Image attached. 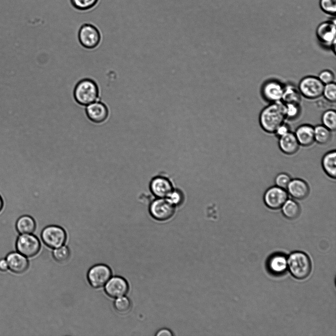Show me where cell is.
<instances>
[{
    "instance_id": "1",
    "label": "cell",
    "mask_w": 336,
    "mask_h": 336,
    "mask_svg": "<svg viewBox=\"0 0 336 336\" xmlns=\"http://www.w3.org/2000/svg\"><path fill=\"white\" fill-rule=\"evenodd\" d=\"M285 105L282 101L270 103L261 111L259 123L267 133H274L277 127L284 122Z\"/></svg>"
},
{
    "instance_id": "2",
    "label": "cell",
    "mask_w": 336,
    "mask_h": 336,
    "mask_svg": "<svg viewBox=\"0 0 336 336\" xmlns=\"http://www.w3.org/2000/svg\"><path fill=\"white\" fill-rule=\"evenodd\" d=\"M73 96L78 104L86 106L98 100L99 90L98 85L92 79H82L74 88Z\"/></svg>"
},
{
    "instance_id": "3",
    "label": "cell",
    "mask_w": 336,
    "mask_h": 336,
    "mask_svg": "<svg viewBox=\"0 0 336 336\" xmlns=\"http://www.w3.org/2000/svg\"><path fill=\"white\" fill-rule=\"evenodd\" d=\"M287 265L291 274L299 279L307 277L311 271V263L309 257L301 251L291 253L287 260Z\"/></svg>"
},
{
    "instance_id": "4",
    "label": "cell",
    "mask_w": 336,
    "mask_h": 336,
    "mask_svg": "<svg viewBox=\"0 0 336 336\" xmlns=\"http://www.w3.org/2000/svg\"><path fill=\"white\" fill-rule=\"evenodd\" d=\"M78 37L80 44L84 48L90 50L96 48L101 40L99 29L91 23H85L81 26Z\"/></svg>"
},
{
    "instance_id": "5",
    "label": "cell",
    "mask_w": 336,
    "mask_h": 336,
    "mask_svg": "<svg viewBox=\"0 0 336 336\" xmlns=\"http://www.w3.org/2000/svg\"><path fill=\"white\" fill-rule=\"evenodd\" d=\"M324 85L318 77L307 76L303 78L298 85L302 96L309 99H315L322 95Z\"/></svg>"
},
{
    "instance_id": "6",
    "label": "cell",
    "mask_w": 336,
    "mask_h": 336,
    "mask_svg": "<svg viewBox=\"0 0 336 336\" xmlns=\"http://www.w3.org/2000/svg\"><path fill=\"white\" fill-rule=\"evenodd\" d=\"M41 238L47 246L52 248H56L64 244L66 233L64 229L60 226L49 225L41 230Z\"/></svg>"
},
{
    "instance_id": "7",
    "label": "cell",
    "mask_w": 336,
    "mask_h": 336,
    "mask_svg": "<svg viewBox=\"0 0 336 336\" xmlns=\"http://www.w3.org/2000/svg\"><path fill=\"white\" fill-rule=\"evenodd\" d=\"M176 207L166 198H157L151 203L149 213L151 216L159 221H165L172 218L175 213Z\"/></svg>"
},
{
    "instance_id": "8",
    "label": "cell",
    "mask_w": 336,
    "mask_h": 336,
    "mask_svg": "<svg viewBox=\"0 0 336 336\" xmlns=\"http://www.w3.org/2000/svg\"><path fill=\"white\" fill-rule=\"evenodd\" d=\"M316 37L319 42L325 47L336 52V19L320 23L316 30Z\"/></svg>"
},
{
    "instance_id": "9",
    "label": "cell",
    "mask_w": 336,
    "mask_h": 336,
    "mask_svg": "<svg viewBox=\"0 0 336 336\" xmlns=\"http://www.w3.org/2000/svg\"><path fill=\"white\" fill-rule=\"evenodd\" d=\"M16 247L19 253L27 257H31L39 252L40 243L32 234H19L16 239Z\"/></svg>"
},
{
    "instance_id": "10",
    "label": "cell",
    "mask_w": 336,
    "mask_h": 336,
    "mask_svg": "<svg viewBox=\"0 0 336 336\" xmlns=\"http://www.w3.org/2000/svg\"><path fill=\"white\" fill-rule=\"evenodd\" d=\"M288 198L286 189L275 185L266 189L263 195V201L267 207L276 210L280 209Z\"/></svg>"
},
{
    "instance_id": "11",
    "label": "cell",
    "mask_w": 336,
    "mask_h": 336,
    "mask_svg": "<svg viewBox=\"0 0 336 336\" xmlns=\"http://www.w3.org/2000/svg\"><path fill=\"white\" fill-rule=\"evenodd\" d=\"M110 268L104 264H97L91 267L87 274L88 280L93 288H100L106 283L111 276Z\"/></svg>"
},
{
    "instance_id": "12",
    "label": "cell",
    "mask_w": 336,
    "mask_h": 336,
    "mask_svg": "<svg viewBox=\"0 0 336 336\" xmlns=\"http://www.w3.org/2000/svg\"><path fill=\"white\" fill-rule=\"evenodd\" d=\"M85 112L89 120L94 124L105 122L109 116L108 107L99 100L86 106Z\"/></svg>"
},
{
    "instance_id": "13",
    "label": "cell",
    "mask_w": 336,
    "mask_h": 336,
    "mask_svg": "<svg viewBox=\"0 0 336 336\" xmlns=\"http://www.w3.org/2000/svg\"><path fill=\"white\" fill-rule=\"evenodd\" d=\"M284 85L276 80H269L262 85L261 93L263 98L270 103L281 101Z\"/></svg>"
},
{
    "instance_id": "14",
    "label": "cell",
    "mask_w": 336,
    "mask_h": 336,
    "mask_svg": "<svg viewBox=\"0 0 336 336\" xmlns=\"http://www.w3.org/2000/svg\"><path fill=\"white\" fill-rule=\"evenodd\" d=\"M174 188L171 181L163 176H155L150 183L151 192L156 198H166Z\"/></svg>"
},
{
    "instance_id": "15",
    "label": "cell",
    "mask_w": 336,
    "mask_h": 336,
    "mask_svg": "<svg viewBox=\"0 0 336 336\" xmlns=\"http://www.w3.org/2000/svg\"><path fill=\"white\" fill-rule=\"evenodd\" d=\"M129 285L127 281L121 276L110 277L105 284L104 290L110 297L117 298L124 296L128 291Z\"/></svg>"
},
{
    "instance_id": "16",
    "label": "cell",
    "mask_w": 336,
    "mask_h": 336,
    "mask_svg": "<svg viewBox=\"0 0 336 336\" xmlns=\"http://www.w3.org/2000/svg\"><path fill=\"white\" fill-rule=\"evenodd\" d=\"M286 190L289 196L296 200L306 198L310 191L307 182L300 178L291 179Z\"/></svg>"
},
{
    "instance_id": "17",
    "label": "cell",
    "mask_w": 336,
    "mask_h": 336,
    "mask_svg": "<svg viewBox=\"0 0 336 336\" xmlns=\"http://www.w3.org/2000/svg\"><path fill=\"white\" fill-rule=\"evenodd\" d=\"M9 270L16 274L25 272L29 267L27 257L18 251L9 253L5 258Z\"/></svg>"
},
{
    "instance_id": "18",
    "label": "cell",
    "mask_w": 336,
    "mask_h": 336,
    "mask_svg": "<svg viewBox=\"0 0 336 336\" xmlns=\"http://www.w3.org/2000/svg\"><path fill=\"white\" fill-rule=\"evenodd\" d=\"M278 145L280 151L287 155L296 153L300 147L294 133L291 131L278 138Z\"/></svg>"
},
{
    "instance_id": "19",
    "label": "cell",
    "mask_w": 336,
    "mask_h": 336,
    "mask_svg": "<svg viewBox=\"0 0 336 336\" xmlns=\"http://www.w3.org/2000/svg\"><path fill=\"white\" fill-rule=\"evenodd\" d=\"M294 134L300 146L309 147L314 142V126L310 124H303L299 126Z\"/></svg>"
},
{
    "instance_id": "20",
    "label": "cell",
    "mask_w": 336,
    "mask_h": 336,
    "mask_svg": "<svg viewBox=\"0 0 336 336\" xmlns=\"http://www.w3.org/2000/svg\"><path fill=\"white\" fill-rule=\"evenodd\" d=\"M322 168L325 174L330 178H336V152L331 150L324 154L321 160Z\"/></svg>"
},
{
    "instance_id": "21",
    "label": "cell",
    "mask_w": 336,
    "mask_h": 336,
    "mask_svg": "<svg viewBox=\"0 0 336 336\" xmlns=\"http://www.w3.org/2000/svg\"><path fill=\"white\" fill-rule=\"evenodd\" d=\"M15 227L19 234H32L35 231L36 223L31 216L25 214L18 218Z\"/></svg>"
},
{
    "instance_id": "22",
    "label": "cell",
    "mask_w": 336,
    "mask_h": 336,
    "mask_svg": "<svg viewBox=\"0 0 336 336\" xmlns=\"http://www.w3.org/2000/svg\"><path fill=\"white\" fill-rule=\"evenodd\" d=\"M283 216L290 220L297 218L301 213L299 204L293 198H288L280 209Z\"/></svg>"
},
{
    "instance_id": "23",
    "label": "cell",
    "mask_w": 336,
    "mask_h": 336,
    "mask_svg": "<svg viewBox=\"0 0 336 336\" xmlns=\"http://www.w3.org/2000/svg\"><path fill=\"white\" fill-rule=\"evenodd\" d=\"M268 266L272 273L280 274L283 273L287 268V260L283 255L275 254L269 259Z\"/></svg>"
},
{
    "instance_id": "24",
    "label": "cell",
    "mask_w": 336,
    "mask_h": 336,
    "mask_svg": "<svg viewBox=\"0 0 336 336\" xmlns=\"http://www.w3.org/2000/svg\"><path fill=\"white\" fill-rule=\"evenodd\" d=\"M301 96L298 88L293 84H288L284 86L281 101L284 103L292 102L300 103Z\"/></svg>"
},
{
    "instance_id": "25",
    "label": "cell",
    "mask_w": 336,
    "mask_h": 336,
    "mask_svg": "<svg viewBox=\"0 0 336 336\" xmlns=\"http://www.w3.org/2000/svg\"><path fill=\"white\" fill-rule=\"evenodd\" d=\"M314 142L320 145L328 144L332 138V131L322 124L314 126Z\"/></svg>"
},
{
    "instance_id": "26",
    "label": "cell",
    "mask_w": 336,
    "mask_h": 336,
    "mask_svg": "<svg viewBox=\"0 0 336 336\" xmlns=\"http://www.w3.org/2000/svg\"><path fill=\"white\" fill-rule=\"evenodd\" d=\"M100 0H70L72 6L79 11H88L95 7Z\"/></svg>"
},
{
    "instance_id": "27",
    "label": "cell",
    "mask_w": 336,
    "mask_h": 336,
    "mask_svg": "<svg viewBox=\"0 0 336 336\" xmlns=\"http://www.w3.org/2000/svg\"><path fill=\"white\" fill-rule=\"evenodd\" d=\"M322 124L330 130L335 131L336 129V112L335 110L329 109L323 113L321 117Z\"/></svg>"
},
{
    "instance_id": "28",
    "label": "cell",
    "mask_w": 336,
    "mask_h": 336,
    "mask_svg": "<svg viewBox=\"0 0 336 336\" xmlns=\"http://www.w3.org/2000/svg\"><path fill=\"white\" fill-rule=\"evenodd\" d=\"M284 105L286 119L294 120L300 116L301 111L300 103L292 102L284 103Z\"/></svg>"
},
{
    "instance_id": "29",
    "label": "cell",
    "mask_w": 336,
    "mask_h": 336,
    "mask_svg": "<svg viewBox=\"0 0 336 336\" xmlns=\"http://www.w3.org/2000/svg\"><path fill=\"white\" fill-rule=\"evenodd\" d=\"M114 305L118 312L125 313L130 309L131 303L128 298L123 296L117 298L114 301Z\"/></svg>"
},
{
    "instance_id": "30",
    "label": "cell",
    "mask_w": 336,
    "mask_h": 336,
    "mask_svg": "<svg viewBox=\"0 0 336 336\" xmlns=\"http://www.w3.org/2000/svg\"><path fill=\"white\" fill-rule=\"evenodd\" d=\"M322 95L330 102H336V84L335 82L324 85Z\"/></svg>"
},
{
    "instance_id": "31",
    "label": "cell",
    "mask_w": 336,
    "mask_h": 336,
    "mask_svg": "<svg viewBox=\"0 0 336 336\" xmlns=\"http://www.w3.org/2000/svg\"><path fill=\"white\" fill-rule=\"evenodd\" d=\"M54 258L59 262H63L67 260L70 256V251L66 246H61L55 248L53 252Z\"/></svg>"
},
{
    "instance_id": "32",
    "label": "cell",
    "mask_w": 336,
    "mask_h": 336,
    "mask_svg": "<svg viewBox=\"0 0 336 336\" xmlns=\"http://www.w3.org/2000/svg\"><path fill=\"white\" fill-rule=\"evenodd\" d=\"M175 207L180 206L184 201V195L179 189H175L165 198Z\"/></svg>"
},
{
    "instance_id": "33",
    "label": "cell",
    "mask_w": 336,
    "mask_h": 336,
    "mask_svg": "<svg viewBox=\"0 0 336 336\" xmlns=\"http://www.w3.org/2000/svg\"><path fill=\"white\" fill-rule=\"evenodd\" d=\"M319 5L324 12L331 15H335L336 12V0H320Z\"/></svg>"
},
{
    "instance_id": "34",
    "label": "cell",
    "mask_w": 336,
    "mask_h": 336,
    "mask_svg": "<svg viewBox=\"0 0 336 336\" xmlns=\"http://www.w3.org/2000/svg\"><path fill=\"white\" fill-rule=\"evenodd\" d=\"M291 180V178L288 174L281 172L275 176V183L277 186L286 189Z\"/></svg>"
},
{
    "instance_id": "35",
    "label": "cell",
    "mask_w": 336,
    "mask_h": 336,
    "mask_svg": "<svg viewBox=\"0 0 336 336\" xmlns=\"http://www.w3.org/2000/svg\"><path fill=\"white\" fill-rule=\"evenodd\" d=\"M318 78L324 85L334 82L335 79L334 73L328 69L321 71Z\"/></svg>"
},
{
    "instance_id": "36",
    "label": "cell",
    "mask_w": 336,
    "mask_h": 336,
    "mask_svg": "<svg viewBox=\"0 0 336 336\" xmlns=\"http://www.w3.org/2000/svg\"><path fill=\"white\" fill-rule=\"evenodd\" d=\"M290 131V127L289 125L287 123L284 122L277 127L274 132V134L278 138H279L287 134Z\"/></svg>"
},
{
    "instance_id": "37",
    "label": "cell",
    "mask_w": 336,
    "mask_h": 336,
    "mask_svg": "<svg viewBox=\"0 0 336 336\" xmlns=\"http://www.w3.org/2000/svg\"><path fill=\"white\" fill-rule=\"evenodd\" d=\"M156 336H171L173 334L172 332L168 329H161L158 331L155 334Z\"/></svg>"
},
{
    "instance_id": "38",
    "label": "cell",
    "mask_w": 336,
    "mask_h": 336,
    "mask_svg": "<svg viewBox=\"0 0 336 336\" xmlns=\"http://www.w3.org/2000/svg\"><path fill=\"white\" fill-rule=\"evenodd\" d=\"M9 270L7 262L5 258L0 259V271L2 272L6 271Z\"/></svg>"
},
{
    "instance_id": "39",
    "label": "cell",
    "mask_w": 336,
    "mask_h": 336,
    "mask_svg": "<svg viewBox=\"0 0 336 336\" xmlns=\"http://www.w3.org/2000/svg\"><path fill=\"white\" fill-rule=\"evenodd\" d=\"M3 206V202L1 196L0 195V212L2 210Z\"/></svg>"
}]
</instances>
